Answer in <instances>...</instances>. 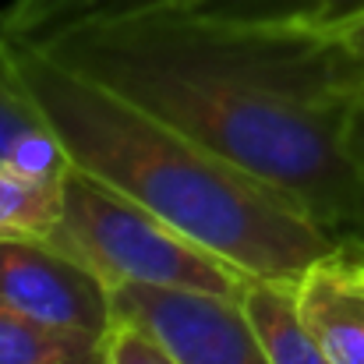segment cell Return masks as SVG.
<instances>
[{
	"label": "cell",
	"instance_id": "6da1fadb",
	"mask_svg": "<svg viewBox=\"0 0 364 364\" xmlns=\"http://www.w3.org/2000/svg\"><path fill=\"white\" fill-rule=\"evenodd\" d=\"M32 43L276 184L326 230H364V173L347 149L354 103L318 25L156 7L78 14Z\"/></svg>",
	"mask_w": 364,
	"mask_h": 364
},
{
	"label": "cell",
	"instance_id": "7a4b0ae2",
	"mask_svg": "<svg viewBox=\"0 0 364 364\" xmlns=\"http://www.w3.org/2000/svg\"><path fill=\"white\" fill-rule=\"evenodd\" d=\"M18 75L71 166L114 184L258 279L297 283L347 237L181 127L14 36Z\"/></svg>",
	"mask_w": 364,
	"mask_h": 364
},
{
	"label": "cell",
	"instance_id": "3957f363",
	"mask_svg": "<svg viewBox=\"0 0 364 364\" xmlns=\"http://www.w3.org/2000/svg\"><path fill=\"white\" fill-rule=\"evenodd\" d=\"M46 244L92 269L110 290L145 283L244 301L258 279L78 166H68L60 177V220Z\"/></svg>",
	"mask_w": 364,
	"mask_h": 364
},
{
	"label": "cell",
	"instance_id": "277c9868",
	"mask_svg": "<svg viewBox=\"0 0 364 364\" xmlns=\"http://www.w3.org/2000/svg\"><path fill=\"white\" fill-rule=\"evenodd\" d=\"M114 322L152 333L181 364H272L241 301L121 283L110 290Z\"/></svg>",
	"mask_w": 364,
	"mask_h": 364
},
{
	"label": "cell",
	"instance_id": "5b68a950",
	"mask_svg": "<svg viewBox=\"0 0 364 364\" xmlns=\"http://www.w3.org/2000/svg\"><path fill=\"white\" fill-rule=\"evenodd\" d=\"M0 301L43 326L96 340H110L117 326L110 287L60 247L36 237H0Z\"/></svg>",
	"mask_w": 364,
	"mask_h": 364
},
{
	"label": "cell",
	"instance_id": "8992f818",
	"mask_svg": "<svg viewBox=\"0 0 364 364\" xmlns=\"http://www.w3.org/2000/svg\"><path fill=\"white\" fill-rule=\"evenodd\" d=\"M294 297L333 364H364V251L343 241L294 283Z\"/></svg>",
	"mask_w": 364,
	"mask_h": 364
},
{
	"label": "cell",
	"instance_id": "52a82bcc",
	"mask_svg": "<svg viewBox=\"0 0 364 364\" xmlns=\"http://www.w3.org/2000/svg\"><path fill=\"white\" fill-rule=\"evenodd\" d=\"M0 163L60 181L71 166L68 152L60 149L57 134L50 131L46 117L39 114L36 100L28 96L18 64H14V32L7 28V18L0 11Z\"/></svg>",
	"mask_w": 364,
	"mask_h": 364
},
{
	"label": "cell",
	"instance_id": "ba28073f",
	"mask_svg": "<svg viewBox=\"0 0 364 364\" xmlns=\"http://www.w3.org/2000/svg\"><path fill=\"white\" fill-rule=\"evenodd\" d=\"M241 304L272 364H333V358L318 347V340L301 322L294 283L255 279Z\"/></svg>",
	"mask_w": 364,
	"mask_h": 364
},
{
	"label": "cell",
	"instance_id": "9c48e42d",
	"mask_svg": "<svg viewBox=\"0 0 364 364\" xmlns=\"http://www.w3.org/2000/svg\"><path fill=\"white\" fill-rule=\"evenodd\" d=\"M60 220V181L21 173L0 163V237L46 241Z\"/></svg>",
	"mask_w": 364,
	"mask_h": 364
},
{
	"label": "cell",
	"instance_id": "30bf717a",
	"mask_svg": "<svg viewBox=\"0 0 364 364\" xmlns=\"http://www.w3.org/2000/svg\"><path fill=\"white\" fill-rule=\"evenodd\" d=\"M103 340L43 326L0 301V364H43L60 354L89 350Z\"/></svg>",
	"mask_w": 364,
	"mask_h": 364
},
{
	"label": "cell",
	"instance_id": "8fae6325",
	"mask_svg": "<svg viewBox=\"0 0 364 364\" xmlns=\"http://www.w3.org/2000/svg\"><path fill=\"white\" fill-rule=\"evenodd\" d=\"M184 11L223 18V21H262V25H315L326 0H184Z\"/></svg>",
	"mask_w": 364,
	"mask_h": 364
},
{
	"label": "cell",
	"instance_id": "7c38bea8",
	"mask_svg": "<svg viewBox=\"0 0 364 364\" xmlns=\"http://www.w3.org/2000/svg\"><path fill=\"white\" fill-rule=\"evenodd\" d=\"M329 36V53H333V71L347 100L358 107L364 103V14H354L333 28H322Z\"/></svg>",
	"mask_w": 364,
	"mask_h": 364
},
{
	"label": "cell",
	"instance_id": "4fadbf2b",
	"mask_svg": "<svg viewBox=\"0 0 364 364\" xmlns=\"http://www.w3.org/2000/svg\"><path fill=\"white\" fill-rule=\"evenodd\" d=\"M89 0H14L4 18H7V28L14 36H25V39H39L43 32H50L53 25L75 18Z\"/></svg>",
	"mask_w": 364,
	"mask_h": 364
},
{
	"label": "cell",
	"instance_id": "5bb4252c",
	"mask_svg": "<svg viewBox=\"0 0 364 364\" xmlns=\"http://www.w3.org/2000/svg\"><path fill=\"white\" fill-rule=\"evenodd\" d=\"M110 364H181L152 333L138 326H114L110 333Z\"/></svg>",
	"mask_w": 364,
	"mask_h": 364
},
{
	"label": "cell",
	"instance_id": "9a60e30c",
	"mask_svg": "<svg viewBox=\"0 0 364 364\" xmlns=\"http://www.w3.org/2000/svg\"><path fill=\"white\" fill-rule=\"evenodd\" d=\"M177 4L184 0H89L78 14H131V11H156V7H177Z\"/></svg>",
	"mask_w": 364,
	"mask_h": 364
},
{
	"label": "cell",
	"instance_id": "2e32d148",
	"mask_svg": "<svg viewBox=\"0 0 364 364\" xmlns=\"http://www.w3.org/2000/svg\"><path fill=\"white\" fill-rule=\"evenodd\" d=\"M354 14H364V0H326V7H322L315 25L318 28H333V25L354 18Z\"/></svg>",
	"mask_w": 364,
	"mask_h": 364
},
{
	"label": "cell",
	"instance_id": "e0dca14e",
	"mask_svg": "<svg viewBox=\"0 0 364 364\" xmlns=\"http://www.w3.org/2000/svg\"><path fill=\"white\" fill-rule=\"evenodd\" d=\"M347 149L354 156V163L361 166L364 173V103H358L350 110V124H347Z\"/></svg>",
	"mask_w": 364,
	"mask_h": 364
},
{
	"label": "cell",
	"instance_id": "ac0fdd59",
	"mask_svg": "<svg viewBox=\"0 0 364 364\" xmlns=\"http://www.w3.org/2000/svg\"><path fill=\"white\" fill-rule=\"evenodd\" d=\"M43 364H110V340L89 347V350H75V354H60V358H50Z\"/></svg>",
	"mask_w": 364,
	"mask_h": 364
}]
</instances>
